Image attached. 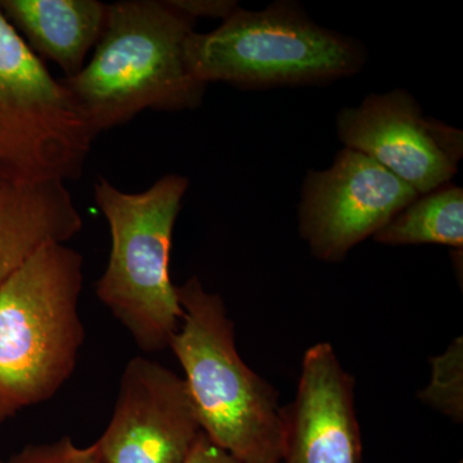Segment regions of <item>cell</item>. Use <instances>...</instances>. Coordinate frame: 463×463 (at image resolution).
Returning a JSON list of instances; mask_svg holds the SVG:
<instances>
[{"instance_id":"obj_1","label":"cell","mask_w":463,"mask_h":463,"mask_svg":"<svg viewBox=\"0 0 463 463\" xmlns=\"http://www.w3.org/2000/svg\"><path fill=\"white\" fill-rule=\"evenodd\" d=\"M194 26L170 0L108 5L93 57L78 74L61 79L97 136L145 109L199 108L206 84L185 58Z\"/></svg>"},{"instance_id":"obj_2","label":"cell","mask_w":463,"mask_h":463,"mask_svg":"<svg viewBox=\"0 0 463 463\" xmlns=\"http://www.w3.org/2000/svg\"><path fill=\"white\" fill-rule=\"evenodd\" d=\"M183 316L170 340L201 431L250 463H281L283 412L272 385L241 358L219 295L199 279L176 286Z\"/></svg>"},{"instance_id":"obj_3","label":"cell","mask_w":463,"mask_h":463,"mask_svg":"<svg viewBox=\"0 0 463 463\" xmlns=\"http://www.w3.org/2000/svg\"><path fill=\"white\" fill-rule=\"evenodd\" d=\"M83 258L66 243L33 255L0 288V423L50 401L74 373L85 328Z\"/></svg>"},{"instance_id":"obj_4","label":"cell","mask_w":463,"mask_h":463,"mask_svg":"<svg viewBox=\"0 0 463 463\" xmlns=\"http://www.w3.org/2000/svg\"><path fill=\"white\" fill-rule=\"evenodd\" d=\"M190 181L167 174L148 190L129 194L108 179L94 199L111 233V251L96 294L146 353L169 347L183 310L170 279L174 225Z\"/></svg>"},{"instance_id":"obj_5","label":"cell","mask_w":463,"mask_h":463,"mask_svg":"<svg viewBox=\"0 0 463 463\" xmlns=\"http://www.w3.org/2000/svg\"><path fill=\"white\" fill-rule=\"evenodd\" d=\"M185 58L201 83L243 88L323 83L354 75L365 62L358 42L317 25L291 2L239 8L214 32L192 33Z\"/></svg>"},{"instance_id":"obj_6","label":"cell","mask_w":463,"mask_h":463,"mask_svg":"<svg viewBox=\"0 0 463 463\" xmlns=\"http://www.w3.org/2000/svg\"><path fill=\"white\" fill-rule=\"evenodd\" d=\"M96 137L62 81L0 14V179L80 178Z\"/></svg>"},{"instance_id":"obj_7","label":"cell","mask_w":463,"mask_h":463,"mask_svg":"<svg viewBox=\"0 0 463 463\" xmlns=\"http://www.w3.org/2000/svg\"><path fill=\"white\" fill-rule=\"evenodd\" d=\"M417 197L416 191L373 158L345 148L327 170L307 174L300 233L315 257L336 263Z\"/></svg>"},{"instance_id":"obj_8","label":"cell","mask_w":463,"mask_h":463,"mask_svg":"<svg viewBox=\"0 0 463 463\" xmlns=\"http://www.w3.org/2000/svg\"><path fill=\"white\" fill-rule=\"evenodd\" d=\"M337 133L345 148L373 158L420 196L447 185L463 156L461 130L425 116L402 90L341 109Z\"/></svg>"},{"instance_id":"obj_9","label":"cell","mask_w":463,"mask_h":463,"mask_svg":"<svg viewBox=\"0 0 463 463\" xmlns=\"http://www.w3.org/2000/svg\"><path fill=\"white\" fill-rule=\"evenodd\" d=\"M200 432L183 377L136 356L125 365L111 420L94 443L103 463H185Z\"/></svg>"},{"instance_id":"obj_10","label":"cell","mask_w":463,"mask_h":463,"mask_svg":"<svg viewBox=\"0 0 463 463\" xmlns=\"http://www.w3.org/2000/svg\"><path fill=\"white\" fill-rule=\"evenodd\" d=\"M282 412L281 463H364L355 381L331 344L307 350L297 395Z\"/></svg>"},{"instance_id":"obj_11","label":"cell","mask_w":463,"mask_h":463,"mask_svg":"<svg viewBox=\"0 0 463 463\" xmlns=\"http://www.w3.org/2000/svg\"><path fill=\"white\" fill-rule=\"evenodd\" d=\"M83 228L65 182L0 179V288L35 252Z\"/></svg>"},{"instance_id":"obj_12","label":"cell","mask_w":463,"mask_h":463,"mask_svg":"<svg viewBox=\"0 0 463 463\" xmlns=\"http://www.w3.org/2000/svg\"><path fill=\"white\" fill-rule=\"evenodd\" d=\"M0 8L25 33L32 51L57 63L66 78L85 66L108 14L99 0H5Z\"/></svg>"},{"instance_id":"obj_13","label":"cell","mask_w":463,"mask_h":463,"mask_svg":"<svg viewBox=\"0 0 463 463\" xmlns=\"http://www.w3.org/2000/svg\"><path fill=\"white\" fill-rule=\"evenodd\" d=\"M373 239L385 245L463 246V191L455 185L417 197Z\"/></svg>"},{"instance_id":"obj_14","label":"cell","mask_w":463,"mask_h":463,"mask_svg":"<svg viewBox=\"0 0 463 463\" xmlns=\"http://www.w3.org/2000/svg\"><path fill=\"white\" fill-rule=\"evenodd\" d=\"M431 383L420 399L456 422L463 419V344L458 337L444 354L431 361Z\"/></svg>"},{"instance_id":"obj_15","label":"cell","mask_w":463,"mask_h":463,"mask_svg":"<svg viewBox=\"0 0 463 463\" xmlns=\"http://www.w3.org/2000/svg\"><path fill=\"white\" fill-rule=\"evenodd\" d=\"M5 463H103L96 443L80 447L65 437L51 443L27 444Z\"/></svg>"},{"instance_id":"obj_16","label":"cell","mask_w":463,"mask_h":463,"mask_svg":"<svg viewBox=\"0 0 463 463\" xmlns=\"http://www.w3.org/2000/svg\"><path fill=\"white\" fill-rule=\"evenodd\" d=\"M170 3L192 20H196L197 17H209L222 18L224 21L240 8V5L232 0H170Z\"/></svg>"},{"instance_id":"obj_17","label":"cell","mask_w":463,"mask_h":463,"mask_svg":"<svg viewBox=\"0 0 463 463\" xmlns=\"http://www.w3.org/2000/svg\"><path fill=\"white\" fill-rule=\"evenodd\" d=\"M185 463H250L231 455L223 448L216 446L209 438L200 432Z\"/></svg>"},{"instance_id":"obj_18","label":"cell","mask_w":463,"mask_h":463,"mask_svg":"<svg viewBox=\"0 0 463 463\" xmlns=\"http://www.w3.org/2000/svg\"><path fill=\"white\" fill-rule=\"evenodd\" d=\"M0 463H5V462H3V461H0Z\"/></svg>"}]
</instances>
